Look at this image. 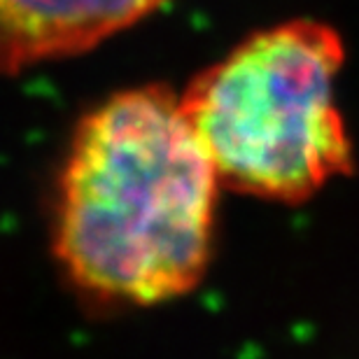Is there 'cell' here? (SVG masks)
Here are the masks:
<instances>
[{"mask_svg":"<svg viewBox=\"0 0 359 359\" xmlns=\"http://www.w3.org/2000/svg\"><path fill=\"white\" fill-rule=\"evenodd\" d=\"M219 189L180 96L161 84L124 89L73 133L56 194L54 257L96 304L180 299L210 264Z\"/></svg>","mask_w":359,"mask_h":359,"instance_id":"cell-1","label":"cell"},{"mask_svg":"<svg viewBox=\"0 0 359 359\" xmlns=\"http://www.w3.org/2000/svg\"><path fill=\"white\" fill-rule=\"evenodd\" d=\"M341 35L315 19L264 28L203 68L180 105L222 187L301 203L353 170L336 103Z\"/></svg>","mask_w":359,"mask_h":359,"instance_id":"cell-2","label":"cell"},{"mask_svg":"<svg viewBox=\"0 0 359 359\" xmlns=\"http://www.w3.org/2000/svg\"><path fill=\"white\" fill-rule=\"evenodd\" d=\"M168 0H0V73L89 52Z\"/></svg>","mask_w":359,"mask_h":359,"instance_id":"cell-3","label":"cell"}]
</instances>
